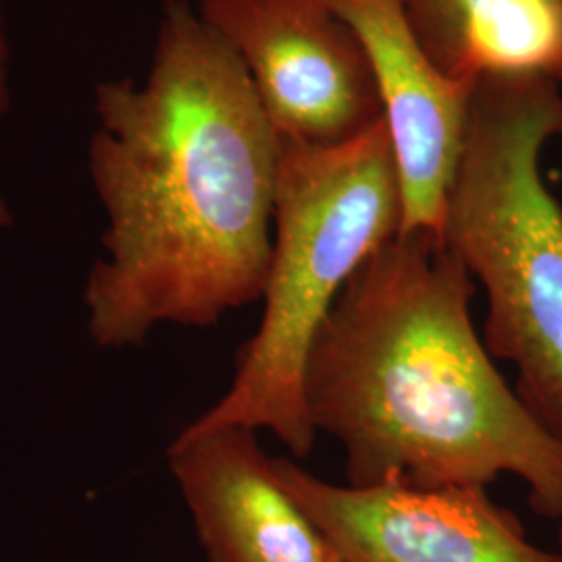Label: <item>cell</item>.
Here are the masks:
<instances>
[{"mask_svg": "<svg viewBox=\"0 0 562 562\" xmlns=\"http://www.w3.org/2000/svg\"><path fill=\"white\" fill-rule=\"evenodd\" d=\"M94 115L88 173L106 227L83 288L92 341L123 350L261 301L280 136L192 2H165L146 78L97 83Z\"/></svg>", "mask_w": 562, "mask_h": 562, "instance_id": "cell-1", "label": "cell"}, {"mask_svg": "<svg viewBox=\"0 0 562 562\" xmlns=\"http://www.w3.org/2000/svg\"><path fill=\"white\" fill-rule=\"evenodd\" d=\"M477 283L431 232H401L346 283L311 350L304 402L338 440L348 485L487 487L519 477L562 515V440L477 334Z\"/></svg>", "mask_w": 562, "mask_h": 562, "instance_id": "cell-2", "label": "cell"}, {"mask_svg": "<svg viewBox=\"0 0 562 562\" xmlns=\"http://www.w3.org/2000/svg\"><path fill=\"white\" fill-rule=\"evenodd\" d=\"M404 202L383 120L336 144L281 140L273 241L261 323L238 352L222 398L186 427L271 431L294 457L313 452L304 380L341 290L402 232Z\"/></svg>", "mask_w": 562, "mask_h": 562, "instance_id": "cell-3", "label": "cell"}, {"mask_svg": "<svg viewBox=\"0 0 562 562\" xmlns=\"http://www.w3.org/2000/svg\"><path fill=\"white\" fill-rule=\"evenodd\" d=\"M561 136V86L480 80L442 241L485 292L487 350L517 369V394L562 440V206L542 173Z\"/></svg>", "mask_w": 562, "mask_h": 562, "instance_id": "cell-4", "label": "cell"}, {"mask_svg": "<svg viewBox=\"0 0 562 562\" xmlns=\"http://www.w3.org/2000/svg\"><path fill=\"white\" fill-rule=\"evenodd\" d=\"M238 57L281 140L336 144L382 120L371 65L327 0H192Z\"/></svg>", "mask_w": 562, "mask_h": 562, "instance_id": "cell-5", "label": "cell"}, {"mask_svg": "<svg viewBox=\"0 0 562 562\" xmlns=\"http://www.w3.org/2000/svg\"><path fill=\"white\" fill-rule=\"evenodd\" d=\"M273 471L341 562H562L487 487L336 485L281 457Z\"/></svg>", "mask_w": 562, "mask_h": 562, "instance_id": "cell-6", "label": "cell"}, {"mask_svg": "<svg viewBox=\"0 0 562 562\" xmlns=\"http://www.w3.org/2000/svg\"><path fill=\"white\" fill-rule=\"evenodd\" d=\"M359 36L371 65L398 178L402 232L442 238L475 86L448 78L425 50L404 0H327Z\"/></svg>", "mask_w": 562, "mask_h": 562, "instance_id": "cell-7", "label": "cell"}, {"mask_svg": "<svg viewBox=\"0 0 562 562\" xmlns=\"http://www.w3.org/2000/svg\"><path fill=\"white\" fill-rule=\"evenodd\" d=\"M257 434L246 427H183L167 450L209 561L341 562L281 485Z\"/></svg>", "mask_w": 562, "mask_h": 562, "instance_id": "cell-8", "label": "cell"}, {"mask_svg": "<svg viewBox=\"0 0 562 562\" xmlns=\"http://www.w3.org/2000/svg\"><path fill=\"white\" fill-rule=\"evenodd\" d=\"M425 50L452 80L536 76L562 88V0H404Z\"/></svg>", "mask_w": 562, "mask_h": 562, "instance_id": "cell-9", "label": "cell"}, {"mask_svg": "<svg viewBox=\"0 0 562 562\" xmlns=\"http://www.w3.org/2000/svg\"><path fill=\"white\" fill-rule=\"evenodd\" d=\"M9 36H7V20L4 4L0 0V120L11 109V81H9Z\"/></svg>", "mask_w": 562, "mask_h": 562, "instance_id": "cell-10", "label": "cell"}, {"mask_svg": "<svg viewBox=\"0 0 562 562\" xmlns=\"http://www.w3.org/2000/svg\"><path fill=\"white\" fill-rule=\"evenodd\" d=\"M11 223H13V213H11L7 201L0 196V229H2V227H9Z\"/></svg>", "mask_w": 562, "mask_h": 562, "instance_id": "cell-11", "label": "cell"}, {"mask_svg": "<svg viewBox=\"0 0 562 562\" xmlns=\"http://www.w3.org/2000/svg\"><path fill=\"white\" fill-rule=\"evenodd\" d=\"M559 542H561V548H562V515H561V519H559Z\"/></svg>", "mask_w": 562, "mask_h": 562, "instance_id": "cell-12", "label": "cell"}, {"mask_svg": "<svg viewBox=\"0 0 562 562\" xmlns=\"http://www.w3.org/2000/svg\"><path fill=\"white\" fill-rule=\"evenodd\" d=\"M165 2H192V0H165Z\"/></svg>", "mask_w": 562, "mask_h": 562, "instance_id": "cell-13", "label": "cell"}, {"mask_svg": "<svg viewBox=\"0 0 562 562\" xmlns=\"http://www.w3.org/2000/svg\"><path fill=\"white\" fill-rule=\"evenodd\" d=\"M561 140H562V136H561Z\"/></svg>", "mask_w": 562, "mask_h": 562, "instance_id": "cell-14", "label": "cell"}]
</instances>
